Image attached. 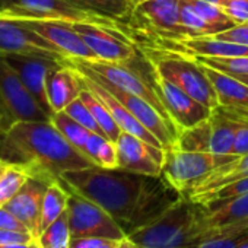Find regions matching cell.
Returning <instances> with one entry per match:
<instances>
[{
	"instance_id": "1",
	"label": "cell",
	"mask_w": 248,
	"mask_h": 248,
	"mask_svg": "<svg viewBox=\"0 0 248 248\" xmlns=\"http://www.w3.org/2000/svg\"><path fill=\"white\" fill-rule=\"evenodd\" d=\"M60 180L78 194L101 206L130 235L161 216L181 194L162 177L98 165L66 171Z\"/></svg>"
},
{
	"instance_id": "2",
	"label": "cell",
	"mask_w": 248,
	"mask_h": 248,
	"mask_svg": "<svg viewBox=\"0 0 248 248\" xmlns=\"http://www.w3.org/2000/svg\"><path fill=\"white\" fill-rule=\"evenodd\" d=\"M0 158L48 183L60 181L66 171L95 165L64 139L51 120L18 121L0 130Z\"/></svg>"
},
{
	"instance_id": "3",
	"label": "cell",
	"mask_w": 248,
	"mask_h": 248,
	"mask_svg": "<svg viewBox=\"0 0 248 248\" xmlns=\"http://www.w3.org/2000/svg\"><path fill=\"white\" fill-rule=\"evenodd\" d=\"M139 248H199L210 231L196 225V203L180 196L161 216L127 235Z\"/></svg>"
},
{
	"instance_id": "4",
	"label": "cell",
	"mask_w": 248,
	"mask_h": 248,
	"mask_svg": "<svg viewBox=\"0 0 248 248\" xmlns=\"http://www.w3.org/2000/svg\"><path fill=\"white\" fill-rule=\"evenodd\" d=\"M146 60L158 76L170 80L209 109L213 111L217 108L216 91L207 78L204 67L194 57L178 51H146Z\"/></svg>"
},
{
	"instance_id": "5",
	"label": "cell",
	"mask_w": 248,
	"mask_h": 248,
	"mask_svg": "<svg viewBox=\"0 0 248 248\" xmlns=\"http://www.w3.org/2000/svg\"><path fill=\"white\" fill-rule=\"evenodd\" d=\"M235 155H217L212 152H187L177 148L165 151L161 177L181 196L216 168L233 161Z\"/></svg>"
},
{
	"instance_id": "6",
	"label": "cell",
	"mask_w": 248,
	"mask_h": 248,
	"mask_svg": "<svg viewBox=\"0 0 248 248\" xmlns=\"http://www.w3.org/2000/svg\"><path fill=\"white\" fill-rule=\"evenodd\" d=\"M0 19H54L66 22H89L120 30L123 27L108 18L88 12L69 0H5Z\"/></svg>"
},
{
	"instance_id": "7",
	"label": "cell",
	"mask_w": 248,
	"mask_h": 248,
	"mask_svg": "<svg viewBox=\"0 0 248 248\" xmlns=\"http://www.w3.org/2000/svg\"><path fill=\"white\" fill-rule=\"evenodd\" d=\"M69 62L79 64L82 67H86L88 70H91L93 75H96L102 80H105L123 91L142 96L143 99L151 102L172 124V121L167 115V111L155 91L152 67H151L149 73L145 76L142 72H138L136 69H133L130 66V63H114V62H105V60H98V59L96 60H69Z\"/></svg>"
},
{
	"instance_id": "8",
	"label": "cell",
	"mask_w": 248,
	"mask_h": 248,
	"mask_svg": "<svg viewBox=\"0 0 248 248\" xmlns=\"http://www.w3.org/2000/svg\"><path fill=\"white\" fill-rule=\"evenodd\" d=\"M67 66L76 69L79 73H82L85 76H89V78L95 79L104 88H107L124 107H126L132 112V115L142 124V126H145L161 142L164 151L172 148V145H174V142L177 139L178 130L172 126V124L151 102H148L142 96H138L135 93L126 92V91H123V89H120V88H117V86H114V85L102 80L101 78H98L96 75H93L86 67H82L79 64H75V63L69 62V60H67Z\"/></svg>"
},
{
	"instance_id": "9",
	"label": "cell",
	"mask_w": 248,
	"mask_h": 248,
	"mask_svg": "<svg viewBox=\"0 0 248 248\" xmlns=\"http://www.w3.org/2000/svg\"><path fill=\"white\" fill-rule=\"evenodd\" d=\"M63 186L69 190L67 216L72 238L99 236L109 239H121L127 236L121 229V226L101 206L70 190L64 183Z\"/></svg>"
},
{
	"instance_id": "10",
	"label": "cell",
	"mask_w": 248,
	"mask_h": 248,
	"mask_svg": "<svg viewBox=\"0 0 248 248\" xmlns=\"http://www.w3.org/2000/svg\"><path fill=\"white\" fill-rule=\"evenodd\" d=\"M75 31L83 38L98 60L114 63H132L138 59L139 47L133 44L129 35L107 27L89 22H70Z\"/></svg>"
},
{
	"instance_id": "11",
	"label": "cell",
	"mask_w": 248,
	"mask_h": 248,
	"mask_svg": "<svg viewBox=\"0 0 248 248\" xmlns=\"http://www.w3.org/2000/svg\"><path fill=\"white\" fill-rule=\"evenodd\" d=\"M132 21L138 27L156 34L170 41L194 38V35L181 24L180 0H149L135 6Z\"/></svg>"
},
{
	"instance_id": "12",
	"label": "cell",
	"mask_w": 248,
	"mask_h": 248,
	"mask_svg": "<svg viewBox=\"0 0 248 248\" xmlns=\"http://www.w3.org/2000/svg\"><path fill=\"white\" fill-rule=\"evenodd\" d=\"M152 78L155 91L167 111V115L177 127V130L191 127L194 124L210 117L212 109H209L206 105H203L180 88H177L170 80L158 76L154 70Z\"/></svg>"
},
{
	"instance_id": "13",
	"label": "cell",
	"mask_w": 248,
	"mask_h": 248,
	"mask_svg": "<svg viewBox=\"0 0 248 248\" xmlns=\"http://www.w3.org/2000/svg\"><path fill=\"white\" fill-rule=\"evenodd\" d=\"M115 148L118 168L143 175L161 177L165 158V151L162 148L126 132H121L118 136Z\"/></svg>"
},
{
	"instance_id": "14",
	"label": "cell",
	"mask_w": 248,
	"mask_h": 248,
	"mask_svg": "<svg viewBox=\"0 0 248 248\" xmlns=\"http://www.w3.org/2000/svg\"><path fill=\"white\" fill-rule=\"evenodd\" d=\"M32 30L53 44L67 60H96L95 53L75 31L70 22L54 19H11Z\"/></svg>"
},
{
	"instance_id": "15",
	"label": "cell",
	"mask_w": 248,
	"mask_h": 248,
	"mask_svg": "<svg viewBox=\"0 0 248 248\" xmlns=\"http://www.w3.org/2000/svg\"><path fill=\"white\" fill-rule=\"evenodd\" d=\"M2 56L15 69V72L24 82L25 88L30 91V93L38 102V105L51 118L54 112L50 107L48 96H47V78L51 70H54L59 66H63L64 63L43 56H30V54H2Z\"/></svg>"
},
{
	"instance_id": "16",
	"label": "cell",
	"mask_w": 248,
	"mask_h": 248,
	"mask_svg": "<svg viewBox=\"0 0 248 248\" xmlns=\"http://www.w3.org/2000/svg\"><path fill=\"white\" fill-rule=\"evenodd\" d=\"M0 54L43 56L67 64V59L44 37L11 19H0Z\"/></svg>"
},
{
	"instance_id": "17",
	"label": "cell",
	"mask_w": 248,
	"mask_h": 248,
	"mask_svg": "<svg viewBox=\"0 0 248 248\" xmlns=\"http://www.w3.org/2000/svg\"><path fill=\"white\" fill-rule=\"evenodd\" d=\"M248 219V193L196 203V225L200 231L228 226Z\"/></svg>"
},
{
	"instance_id": "18",
	"label": "cell",
	"mask_w": 248,
	"mask_h": 248,
	"mask_svg": "<svg viewBox=\"0 0 248 248\" xmlns=\"http://www.w3.org/2000/svg\"><path fill=\"white\" fill-rule=\"evenodd\" d=\"M51 183L30 177L19 193L3 207L11 210L16 217H19L30 232L35 236V239L41 233V212H43V202L46 191Z\"/></svg>"
},
{
	"instance_id": "19",
	"label": "cell",
	"mask_w": 248,
	"mask_h": 248,
	"mask_svg": "<svg viewBox=\"0 0 248 248\" xmlns=\"http://www.w3.org/2000/svg\"><path fill=\"white\" fill-rule=\"evenodd\" d=\"M203 67L216 91L219 104L217 109L231 118L248 117V85L216 69L207 66Z\"/></svg>"
},
{
	"instance_id": "20",
	"label": "cell",
	"mask_w": 248,
	"mask_h": 248,
	"mask_svg": "<svg viewBox=\"0 0 248 248\" xmlns=\"http://www.w3.org/2000/svg\"><path fill=\"white\" fill-rule=\"evenodd\" d=\"M76 70V69H75ZM78 72V70H76ZM79 73V72H78ZM80 76V82L83 85V88L89 89L95 96H98L101 99V102L108 108V111L111 112L112 118L115 120V123L118 124V127L121 129V132H126L130 135H135L140 139H143L148 143H152L158 148H162L161 142L145 127L142 124L132 115V112L124 107L107 88H104L99 82H96L95 79L85 76L82 73H79ZM164 149V148H162Z\"/></svg>"
},
{
	"instance_id": "21",
	"label": "cell",
	"mask_w": 248,
	"mask_h": 248,
	"mask_svg": "<svg viewBox=\"0 0 248 248\" xmlns=\"http://www.w3.org/2000/svg\"><path fill=\"white\" fill-rule=\"evenodd\" d=\"M83 85L79 73L67 66H59L47 78V96L53 112L63 111L70 102L80 96Z\"/></svg>"
},
{
	"instance_id": "22",
	"label": "cell",
	"mask_w": 248,
	"mask_h": 248,
	"mask_svg": "<svg viewBox=\"0 0 248 248\" xmlns=\"http://www.w3.org/2000/svg\"><path fill=\"white\" fill-rule=\"evenodd\" d=\"M247 177H248V154L236 156L233 161L216 168L184 196L188 197L191 202H197L203 196L210 194L231 183H235Z\"/></svg>"
},
{
	"instance_id": "23",
	"label": "cell",
	"mask_w": 248,
	"mask_h": 248,
	"mask_svg": "<svg viewBox=\"0 0 248 248\" xmlns=\"http://www.w3.org/2000/svg\"><path fill=\"white\" fill-rule=\"evenodd\" d=\"M181 48L178 53L203 57H248V46L217 40L215 37H196L172 41Z\"/></svg>"
},
{
	"instance_id": "24",
	"label": "cell",
	"mask_w": 248,
	"mask_h": 248,
	"mask_svg": "<svg viewBox=\"0 0 248 248\" xmlns=\"http://www.w3.org/2000/svg\"><path fill=\"white\" fill-rule=\"evenodd\" d=\"M212 123V140H210V152L217 155H233L235 136L239 123L231 117H228L220 109L215 108L210 114Z\"/></svg>"
},
{
	"instance_id": "25",
	"label": "cell",
	"mask_w": 248,
	"mask_h": 248,
	"mask_svg": "<svg viewBox=\"0 0 248 248\" xmlns=\"http://www.w3.org/2000/svg\"><path fill=\"white\" fill-rule=\"evenodd\" d=\"M69 2L118 24H124L127 19H132L135 9L130 0H69Z\"/></svg>"
},
{
	"instance_id": "26",
	"label": "cell",
	"mask_w": 248,
	"mask_h": 248,
	"mask_svg": "<svg viewBox=\"0 0 248 248\" xmlns=\"http://www.w3.org/2000/svg\"><path fill=\"white\" fill-rule=\"evenodd\" d=\"M212 123L210 117L194 124L191 127L178 130L174 148L187 152H210Z\"/></svg>"
},
{
	"instance_id": "27",
	"label": "cell",
	"mask_w": 248,
	"mask_h": 248,
	"mask_svg": "<svg viewBox=\"0 0 248 248\" xmlns=\"http://www.w3.org/2000/svg\"><path fill=\"white\" fill-rule=\"evenodd\" d=\"M248 241V219L210 229V236L199 248H239Z\"/></svg>"
},
{
	"instance_id": "28",
	"label": "cell",
	"mask_w": 248,
	"mask_h": 248,
	"mask_svg": "<svg viewBox=\"0 0 248 248\" xmlns=\"http://www.w3.org/2000/svg\"><path fill=\"white\" fill-rule=\"evenodd\" d=\"M69 204V190L62 181L51 183L46 191L41 212V232L57 220L66 210Z\"/></svg>"
},
{
	"instance_id": "29",
	"label": "cell",
	"mask_w": 248,
	"mask_h": 248,
	"mask_svg": "<svg viewBox=\"0 0 248 248\" xmlns=\"http://www.w3.org/2000/svg\"><path fill=\"white\" fill-rule=\"evenodd\" d=\"M51 123L72 146H75L79 152H82L85 155V146L92 133L91 130H88L85 126H82V124L78 123L75 118H72L66 111L54 112L51 115Z\"/></svg>"
},
{
	"instance_id": "30",
	"label": "cell",
	"mask_w": 248,
	"mask_h": 248,
	"mask_svg": "<svg viewBox=\"0 0 248 248\" xmlns=\"http://www.w3.org/2000/svg\"><path fill=\"white\" fill-rule=\"evenodd\" d=\"M80 99L86 104V107L92 112L95 121L98 123V126L101 127V130L104 133V136L108 138L111 142H115L118 139V136L121 135V129L118 127V124L112 118L108 108L101 102V99L98 96H95L86 88H83V91L80 92Z\"/></svg>"
},
{
	"instance_id": "31",
	"label": "cell",
	"mask_w": 248,
	"mask_h": 248,
	"mask_svg": "<svg viewBox=\"0 0 248 248\" xmlns=\"http://www.w3.org/2000/svg\"><path fill=\"white\" fill-rule=\"evenodd\" d=\"M85 155L98 167L118 168L115 142H111L102 135L91 133L85 146Z\"/></svg>"
},
{
	"instance_id": "32",
	"label": "cell",
	"mask_w": 248,
	"mask_h": 248,
	"mask_svg": "<svg viewBox=\"0 0 248 248\" xmlns=\"http://www.w3.org/2000/svg\"><path fill=\"white\" fill-rule=\"evenodd\" d=\"M188 3L193 6V9L197 12V15L210 25L213 30V35L220 34L235 25H238L235 21H232L220 6L210 3L207 0H188Z\"/></svg>"
},
{
	"instance_id": "33",
	"label": "cell",
	"mask_w": 248,
	"mask_h": 248,
	"mask_svg": "<svg viewBox=\"0 0 248 248\" xmlns=\"http://www.w3.org/2000/svg\"><path fill=\"white\" fill-rule=\"evenodd\" d=\"M37 242L41 248H70L72 232L67 210L40 233Z\"/></svg>"
},
{
	"instance_id": "34",
	"label": "cell",
	"mask_w": 248,
	"mask_h": 248,
	"mask_svg": "<svg viewBox=\"0 0 248 248\" xmlns=\"http://www.w3.org/2000/svg\"><path fill=\"white\" fill-rule=\"evenodd\" d=\"M30 177L31 175L25 168L14 164L9 165L6 172L0 178V207L6 206L19 193Z\"/></svg>"
},
{
	"instance_id": "35",
	"label": "cell",
	"mask_w": 248,
	"mask_h": 248,
	"mask_svg": "<svg viewBox=\"0 0 248 248\" xmlns=\"http://www.w3.org/2000/svg\"><path fill=\"white\" fill-rule=\"evenodd\" d=\"M200 64L223 72L229 76L248 75V57H203L191 56Z\"/></svg>"
},
{
	"instance_id": "36",
	"label": "cell",
	"mask_w": 248,
	"mask_h": 248,
	"mask_svg": "<svg viewBox=\"0 0 248 248\" xmlns=\"http://www.w3.org/2000/svg\"><path fill=\"white\" fill-rule=\"evenodd\" d=\"M180 18L181 24L196 37H213V30L209 24H206L193 6L188 3V0H180Z\"/></svg>"
},
{
	"instance_id": "37",
	"label": "cell",
	"mask_w": 248,
	"mask_h": 248,
	"mask_svg": "<svg viewBox=\"0 0 248 248\" xmlns=\"http://www.w3.org/2000/svg\"><path fill=\"white\" fill-rule=\"evenodd\" d=\"M63 111H66L72 118H75L78 123H80L82 126H85L92 133H98V135H102L104 136V133H102L101 127L98 126V123L95 121L92 112L89 111V108L86 107V104L80 99V96L76 98L73 102H70Z\"/></svg>"
},
{
	"instance_id": "38",
	"label": "cell",
	"mask_w": 248,
	"mask_h": 248,
	"mask_svg": "<svg viewBox=\"0 0 248 248\" xmlns=\"http://www.w3.org/2000/svg\"><path fill=\"white\" fill-rule=\"evenodd\" d=\"M247 193H248V177L238 180L235 183H231L210 194H206L194 203H204V202L216 200V199H228V197H235V196H241V194H247Z\"/></svg>"
},
{
	"instance_id": "39",
	"label": "cell",
	"mask_w": 248,
	"mask_h": 248,
	"mask_svg": "<svg viewBox=\"0 0 248 248\" xmlns=\"http://www.w3.org/2000/svg\"><path fill=\"white\" fill-rule=\"evenodd\" d=\"M219 6L236 24L248 22V0H223Z\"/></svg>"
},
{
	"instance_id": "40",
	"label": "cell",
	"mask_w": 248,
	"mask_h": 248,
	"mask_svg": "<svg viewBox=\"0 0 248 248\" xmlns=\"http://www.w3.org/2000/svg\"><path fill=\"white\" fill-rule=\"evenodd\" d=\"M118 239L99 238V236H83L72 238L70 248H112Z\"/></svg>"
},
{
	"instance_id": "41",
	"label": "cell",
	"mask_w": 248,
	"mask_h": 248,
	"mask_svg": "<svg viewBox=\"0 0 248 248\" xmlns=\"http://www.w3.org/2000/svg\"><path fill=\"white\" fill-rule=\"evenodd\" d=\"M217 40H225V41H231V43H238V44H244L248 46V22L247 24H238L220 34L213 35Z\"/></svg>"
},
{
	"instance_id": "42",
	"label": "cell",
	"mask_w": 248,
	"mask_h": 248,
	"mask_svg": "<svg viewBox=\"0 0 248 248\" xmlns=\"http://www.w3.org/2000/svg\"><path fill=\"white\" fill-rule=\"evenodd\" d=\"M35 236L31 232H18L11 229L0 228V244H32L35 242Z\"/></svg>"
},
{
	"instance_id": "43",
	"label": "cell",
	"mask_w": 248,
	"mask_h": 248,
	"mask_svg": "<svg viewBox=\"0 0 248 248\" xmlns=\"http://www.w3.org/2000/svg\"><path fill=\"white\" fill-rule=\"evenodd\" d=\"M0 228L18 232H30L27 225L6 207H0Z\"/></svg>"
},
{
	"instance_id": "44",
	"label": "cell",
	"mask_w": 248,
	"mask_h": 248,
	"mask_svg": "<svg viewBox=\"0 0 248 248\" xmlns=\"http://www.w3.org/2000/svg\"><path fill=\"white\" fill-rule=\"evenodd\" d=\"M112 248H139V247H138L129 236H124V238L118 239V241L114 244Z\"/></svg>"
},
{
	"instance_id": "45",
	"label": "cell",
	"mask_w": 248,
	"mask_h": 248,
	"mask_svg": "<svg viewBox=\"0 0 248 248\" xmlns=\"http://www.w3.org/2000/svg\"><path fill=\"white\" fill-rule=\"evenodd\" d=\"M34 242L32 244H0V248H32Z\"/></svg>"
},
{
	"instance_id": "46",
	"label": "cell",
	"mask_w": 248,
	"mask_h": 248,
	"mask_svg": "<svg viewBox=\"0 0 248 248\" xmlns=\"http://www.w3.org/2000/svg\"><path fill=\"white\" fill-rule=\"evenodd\" d=\"M9 162H6L5 159H2V158H0V178H2V175L6 172V170L9 168Z\"/></svg>"
},
{
	"instance_id": "47",
	"label": "cell",
	"mask_w": 248,
	"mask_h": 248,
	"mask_svg": "<svg viewBox=\"0 0 248 248\" xmlns=\"http://www.w3.org/2000/svg\"><path fill=\"white\" fill-rule=\"evenodd\" d=\"M233 78H236V79H239L241 82H244V83L248 85V75H241V76H233Z\"/></svg>"
},
{
	"instance_id": "48",
	"label": "cell",
	"mask_w": 248,
	"mask_h": 248,
	"mask_svg": "<svg viewBox=\"0 0 248 248\" xmlns=\"http://www.w3.org/2000/svg\"><path fill=\"white\" fill-rule=\"evenodd\" d=\"M145 2H149V0H130V3L133 5V8L140 5V3H145Z\"/></svg>"
},
{
	"instance_id": "49",
	"label": "cell",
	"mask_w": 248,
	"mask_h": 248,
	"mask_svg": "<svg viewBox=\"0 0 248 248\" xmlns=\"http://www.w3.org/2000/svg\"><path fill=\"white\" fill-rule=\"evenodd\" d=\"M207 2H210V3H215V5H217V6H219V5L223 2V0H207Z\"/></svg>"
},
{
	"instance_id": "50",
	"label": "cell",
	"mask_w": 248,
	"mask_h": 248,
	"mask_svg": "<svg viewBox=\"0 0 248 248\" xmlns=\"http://www.w3.org/2000/svg\"><path fill=\"white\" fill-rule=\"evenodd\" d=\"M3 6H5V0H0V11L3 9Z\"/></svg>"
},
{
	"instance_id": "51",
	"label": "cell",
	"mask_w": 248,
	"mask_h": 248,
	"mask_svg": "<svg viewBox=\"0 0 248 248\" xmlns=\"http://www.w3.org/2000/svg\"><path fill=\"white\" fill-rule=\"evenodd\" d=\"M239 248H248V241H245V242H244V244H242Z\"/></svg>"
},
{
	"instance_id": "52",
	"label": "cell",
	"mask_w": 248,
	"mask_h": 248,
	"mask_svg": "<svg viewBox=\"0 0 248 248\" xmlns=\"http://www.w3.org/2000/svg\"><path fill=\"white\" fill-rule=\"evenodd\" d=\"M32 248H41V247H40V245H38V242L35 241V242H34V245H32Z\"/></svg>"
}]
</instances>
